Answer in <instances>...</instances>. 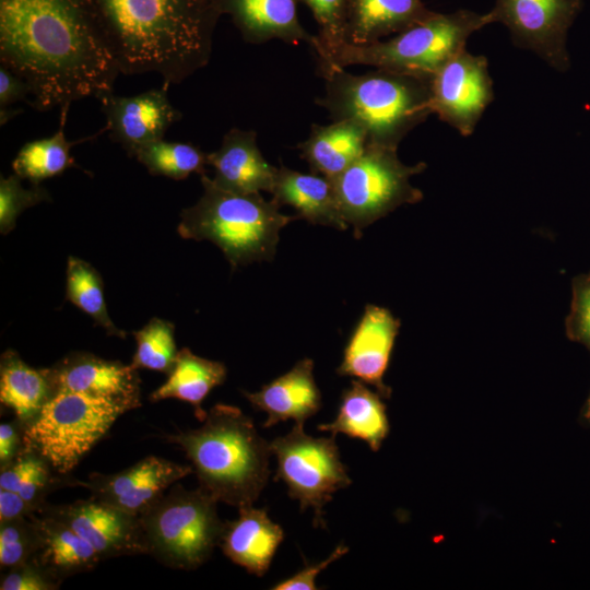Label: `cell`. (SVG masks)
<instances>
[{
    "label": "cell",
    "mask_w": 590,
    "mask_h": 590,
    "mask_svg": "<svg viewBox=\"0 0 590 590\" xmlns=\"http://www.w3.org/2000/svg\"><path fill=\"white\" fill-rule=\"evenodd\" d=\"M0 63L40 111L97 99L120 74L90 0H0Z\"/></svg>",
    "instance_id": "obj_1"
},
{
    "label": "cell",
    "mask_w": 590,
    "mask_h": 590,
    "mask_svg": "<svg viewBox=\"0 0 590 590\" xmlns=\"http://www.w3.org/2000/svg\"><path fill=\"white\" fill-rule=\"evenodd\" d=\"M120 74L179 84L205 67L221 16L214 0H90Z\"/></svg>",
    "instance_id": "obj_2"
},
{
    "label": "cell",
    "mask_w": 590,
    "mask_h": 590,
    "mask_svg": "<svg viewBox=\"0 0 590 590\" xmlns=\"http://www.w3.org/2000/svg\"><path fill=\"white\" fill-rule=\"evenodd\" d=\"M166 438L182 449L199 487L217 503L253 505L268 483L270 445L237 406L217 403L201 426Z\"/></svg>",
    "instance_id": "obj_3"
},
{
    "label": "cell",
    "mask_w": 590,
    "mask_h": 590,
    "mask_svg": "<svg viewBox=\"0 0 590 590\" xmlns=\"http://www.w3.org/2000/svg\"><path fill=\"white\" fill-rule=\"evenodd\" d=\"M324 94L315 102L332 120H353L369 144L398 149L401 140L433 114L430 79L376 69L353 74L332 69L321 74Z\"/></svg>",
    "instance_id": "obj_4"
},
{
    "label": "cell",
    "mask_w": 590,
    "mask_h": 590,
    "mask_svg": "<svg viewBox=\"0 0 590 590\" xmlns=\"http://www.w3.org/2000/svg\"><path fill=\"white\" fill-rule=\"evenodd\" d=\"M203 193L180 213L178 234L186 239L209 240L236 269L253 261H271L280 231L297 215H285L260 193H237L219 187L206 174L200 176Z\"/></svg>",
    "instance_id": "obj_5"
},
{
    "label": "cell",
    "mask_w": 590,
    "mask_h": 590,
    "mask_svg": "<svg viewBox=\"0 0 590 590\" xmlns=\"http://www.w3.org/2000/svg\"><path fill=\"white\" fill-rule=\"evenodd\" d=\"M489 24L485 14L471 10L451 13L435 12L389 39L366 44L343 43L315 51L318 72L345 69L350 66H371L394 72L432 79L453 55L465 48L468 38Z\"/></svg>",
    "instance_id": "obj_6"
},
{
    "label": "cell",
    "mask_w": 590,
    "mask_h": 590,
    "mask_svg": "<svg viewBox=\"0 0 590 590\" xmlns=\"http://www.w3.org/2000/svg\"><path fill=\"white\" fill-rule=\"evenodd\" d=\"M216 505L200 487L172 485L139 515L146 554L175 569L203 565L219 545L224 526Z\"/></svg>",
    "instance_id": "obj_7"
},
{
    "label": "cell",
    "mask_w": 590,
    "mask_h": 590,
    "mask_svg": "<svg viewBox=\"0 0 590 590\" xmlns=\"http://www.w3.org/2000/svg\"><path fill=\"white\" fill-rule=\"evenodd\" d=\"M129 405L76 392H58L24 427V447L43 456L67 475L101 440Z\"/></svg>",
    "instance_id": "obj_8"
},
{
    "label": "cell",
    "mask_w": 590,
    "mask_h": 590,
    "mask_svg": "<svg viewBox=\"0 0 590 590\" xmlns=\"http://www.w3.org/2000/svg\"><path fill=\"white\" fill-rule=\"evenodd\" d=\"M426 168L424 162L403 164L397 149L368 144L364 153L332 180L344 221L358 238L362 231L423 193L410 178Z\"/></svg>",
    "instance_id": "obj_9"
},
{
    "label": "cell",
    "mask_w": 590,
    "mask_h": 590,
    "mask_svg": "<svg viewBox=\"0 0 590 590\" xmlns=\"http://www.w3.org/2000/svg\"><path fill=\"white\" fill-rule=\"evenodd\" d=\"M278 469L274 481H282L288 496L300 510H314V526L326 527L323 507L339 489L352 480L343 464L335 436L315 438L295 424L290 433L269 442Z\"/></svg>",
    "instance_id": "obj_10"
},
{
    "label": "cell",
    "mask_w": 590,
    "mask_h": 590,
    "mask_svg": "<svg viewBox=\"0 0 590 590\" xmlns=\"http://www.w3.org/2000/svg\"><path fill=\"white\" fill-rule=\"evenodd\" d=\"M493 97L486 58L465 48L448 59L430 79L433 114L463 137L473 133Z\"/></svg>",
    "instance_id": "obj_11"
},
{
    "label": "cell",
    "mask_w": 590,
    "mask_h": 590,
    "mask_svg": "<svg viewBox=\"0 0 590 590\" xmlns=\"http://www.w3.org/2000/svg\"><path fill=\"white\" fill-rule=\"evenodd\" d=\"M580 3L581 0H495L486 16L489 24H504L517 46L563 69L567 66L566 33Z\"/></svg>",
    "instance_id": "obj_12"
},
{
    "label": "cell",
    "mask_w": 590,
    "mask_h": 590,
    "mask_svg": "<svg viewBox=\"0 0 590 590\" xmlns=\"http://www.w3.org/2000/svg\"><path fill=\"white\" fill-rule=\"evenodd\" d=\"M70 526L96 551L99 559L146 554L139 516L91 497L39 510Z\"/></svg>",
    "instance_id": "obj_13"
},
{
    "label": "cell",
    "mask_w": 590,
    "mask_h": 590,
    "mask_svg": "<svg viewBox=\"0 0 590 590\" xmlns=\"http://www.w3.org/2000/svg\"><path fill=\"white\" fill-rule=\"evenodd\" d=\"M191 472V465L149 456L116 473L93 472L86 481L71 480L69 486L85 487L93 497L139 516L166 489Z\"/></svg>",
    "instance_id": "obj_14"
},
{
    "label": "cell",
    "mask_w": 590,
    "mask_h": 590,
    "mask_svg": "<svg viewBox=\"0 0 590 590\" xmlns=\"http://www.w3.org/2000/svg\"><path fill=\"white\" fill-rule=\"evenodd\" d=\"M168 85L134 96L106 93L97 99L106 118L105 129L113 141L134 156L142 146L163 139L168 128L181 119V113L168 98Z\"/></svg>",
    "instance_id": "obj_15"
},
{
    "label": "cell",
    "mask_w": 590,
    "mask_h": 590,
    "mask_svg": "<svg viewBox=\"0 0 590 590\" xmlns=\"http://www.w3.org/2000/svg\"><path fill=\"white\" fill-rule=\"evenodd\" d=\"M400 321L388 309L367 305L344 347L339 376L356 378L389 398L384 382Z\"/></svg>",
    "instance_id": "obj_16"
},
{
    "label": "cell",
    "mask_w": 590,
    "mask_h": 590,
    "mask_svg": "<svg viewBox=\"0 0 590 590\" xmlns=\"http://www.w3.org/2000/svg\"><path fill=\"white\" fill-rule=\"evenodd\" d=\"M58 392H76L129 405H141L138 369L86 352H72L49 367Z\"/></svg>",
    "instance_id": "obj_17"
},
{
    "label": "cell",
    "mask_w": 590,
    "mask_h": 590,
    "mask_svg": "<svg viewBox=\"0 0 590 590\" xmlns=\"http://www.w3.org/2000/svg\"><path fill=\"white\" fill-rule=\"evenodd\" d=\"M208 165L214 169L213 181L237 193L271 192L278 167L262 155L253 130L231 128L220 148L208 153Z\"/></svg>",
    "instance_id": "obj_18"
},
{
    "label": "cell",
    "mask_w": 590,
    "mask_h": 590,
    "mask_svg": "<svg viewBox=\"0 0 590 590\" xmlns=\"http://www.w3.org/2000/svg\"><path fill=\"white\" fill-rule=\"evenodd\" d=\"M257 411L264 412V427L293 420L304 425L321 409V392L314 377V361L303 358L287 373L261 387L259 391H243Z\"/></svg>",
    "instance_id": "obj_19"
},
{
    "label": "cell",
    "mask_w": 590,
    "mask_h": 590,
    "mask_svg": "<svg viewBox=\"0 0 590 590\" xmlns=\"http://www.w3.org/2000/svg\"><path fill=\"white\" fill-rule=\"evenodd\" d=\"M222 14L231 16L243 39L249 44H263L279 39L287 44L311 45L310 35L297 14L299 0H214Z\"/></svg>",
    "instance_id": "obj_20"
},
{
    "label": "cell",
    "mask_w": 590,
    "mask_h": 590,
    "mask_svg": "<svg viewBox=\"0 0 590 590\" xmlns=\"http://www.w3.org/2000/svg\"><path fill=\"white\" fill-rule=\"evenodd\" d=\"M284 539L283 529L264 508H238V517L224 522L219 546L234 564L262 577Z\"/></svg>",
    "instance_id": "obj_21"
},
{
    "label": "cell",
    "mask_w": 590,
    "mask_h": 590,
    "mask_svg": "<svg viewBox=\"0 0 590 590\" xmlns=\"http://www.w3.org/2000/svg\"><path fill=\"white\" fill-rule=\"evenodd\" d=\"M270 193L279 208H294L298 219L340 231L349 227L341 213L333 182L322 175L312 172L305 174L281 165Z\"/></svg>",
    "instance_id": "obj_22"
},
{
    "label": "cell",
    "mask_w": 590,
    "mask_h": 590,
    "mask_svg": "<svg viewBox=\"0 0 590 590\" xmlns=\"http://www.w3.org/2000/svg\"><path fill=\"white\" fill-rule=\"evenodd\" d=\"M434 13L422 0H347L345 40H379L420 24Z\"/></svg>",
    "instance_id": "obj_23"
},
{
    "label": "cell",
    "mask_w": 590,
    "mask_h": 590,
    "mask_svg": "<svg viewBox=\"0 0 590 590\" xmlns=\"http://www.w3.org/2000/svg\"><path fill=\"white\" fill-rule=\"evenodd\" d=\"M368 144V134L359 123L332 120L330 125L314 123L309 135L297 149L312 173L333 180L364 153Z\"/></svg>",
    "instance_id": "obj_24"
},
{
    "label": "cell",
    "mask_w": 590,
    "mask_h": 590,
    "mask_svg": "<svg viewBox=\"0 0 590 590\" xmlns=\"http://www.w3.org/2000/svg\"><path fill=\"white\" fill-rule=\"evenodd\" d=\"M33 519L38 546L32 559L59 581L91 570L101 560L94 547L63 521L44 514Z\"/></svg>",
    "instance_id": "obj_25"
},
{
    "label": "cell",
    "mask_w": 590,
    "mask_h": 590,
    "mask_svg": "<svg viewBox=\"0 0 590 590\" xmlns=\"http://www.w3.org/2000/svg\"><path fill=\"white\" fill-rule=\"evenodd\" d=\"M57 394L49 368H33L8 350L0 359V401L23 426L31 424Z\"/></svg>",
    "instance_id": "obj_26"
},
{
    "label": "cell",
    "mask_w": 590,
    "mask_h": 590,
    "mask_svg": "<svg viewBox=\"0 0 590 590\" xmlns=\"http://www.w3.org/2000/svg\"><path fill=\"white\" fill-rule=\"evenodd\" d=\"M317 428L331 436L344 434L361 439L377 451L389 433L386 405L378 392L361 380H352L350 387L342 391L335 417Z\"/></svg>",
    "instance_id": "obj_27"
},
{
    "label": "cell",
    "mask_w": 590,
    "mask_h": 590,
    "mask_svg": "<svg viewBox=\"0 0 590 590\" xmlns=\"http://www.w3.org/2000/svg\"><path fill=\"white\" fill-rule=\"evenodd\" d=\"M227 370L222 362L211 361L193 354L189 349L178 351L175 365L166 381L154 390L149 399L157 402L165 399H178L191 404L196 416L202 422L206 412L202 402L210 391L222 385Z\"/></svg>",
    "instance_id": "obj_28"
},
{
    "label": "cell",
    "mask_w": 590,
    "mask_h": 590,
    "mask_svg": "<svg viewBox=\"0 0 590 590\" xmlns=\"http://www.w3.org/2000/svg\"><path fill=\"white\" fill-rule=\"evenodd\" d=\"M69 108L70 105L60 108L59 128L51 137L30 141L19 150L12 161V169L20 178L27 179L33 185H40L45 179L61 175L66 169L76 165L70 153L71 148L97 135L68 141L64 128Z\"/></svg>",
    "instance_id": "obj_29"
},
{
    "label": "cell",
    "mask_w": 590,
    "mask_h": 590,
    "mask_svg": "<svg viewBox=\"0 0 590 590\" xmlns=\"http://www.w3.org/2000/svg\"><path fill=\"white\" fill-rule=\"evenodd\" d=\"M66 297L101 326L108 335L121 339L127 332L117 328L108 315L104 297V283L88 262L70 256L66 270Z\"/></svg>",
    "instance_id": "obj_30"
},
{
    "label": "cell",
    "mask_w": 590,
    "mask_h": 590,
    "mask_svg": "<svg viewBox=\"0 0 590 590\" xmlns=\"http://www.w3.org/2000/svg\"><path fill=\"white\" fill-rule=\"evenodd\" d=\"M133 157L154 176L182 180L191 174H206L208 154L189 142L160 139L139 149Z\"/></svg>",
    "instance_id": "obj_31"
},
{
    "label": "cell",
    "mask_w": 590,
    "mask_h": 590,
    "mask_svg": "<svg viewBox=\"0 0 590 590\" xmlns=\"http://www.w3.org/2000/svg\"><path fill=\"white\" fill-rule=\"evenodd\" d=\"M174 334V323L160 318L151 319L133 332L137 350L130 365L134 369L145 368L168 375L178 354Z\"/></svg>",
    "instance_id": "obj_32"
},
{
    "label": "cell",
    "mask_w": 590,
    "mask_h": 590,
    "mask_svg": "<svg viewBox=\"0 0 590 590\" xmlns=\"http://www.w3.org/2000/svg\"><path fill=\"white\" fill-rule=\"evenodd\" d=\"M37 546L38 533L33 515L0 521L1 570L31 560L37 551Z\"/></svg>",
    "instance_id": "obj_33"
},
{
    "label": "cell",
    "mask_w": 590,
    "mask_h": 590,
    "mask_svg": "<svg viewBox=\"0 0 590 590\" xmlns=\"http://www.w3.org/2000/svg\"><path fill=\"white\" fill-rule=\"evenodd\" d=\"M16 174L0 178V232L7 235L16 224V220L26 209L50 201V194L40 185L24 188Z\"/></svg>",
    "instance_id": "obj_34"
},
{
    "label": "cell",
    "mask_w": 590,
    "mask_h": 590,
    "mask_svg": "<svg viewBox=\"0 0 590 590\" xmlns=\"http://www.w3.org/2000/svg\"><path fill=\"white\" fill-rule=\"evenodd\" d=\"M311 11L318 34L311 43L314 51L333 48L345 43L347 0H299Z\"/></svg>",
    "instance_id": "obj_35"
},
{
    "label": "cell",
    "mask_w": 590,
    "mask_h": 590,
    "mask_svg": "<svg viewBox=\"0 0 590 590\" xmlns=\"http://www.w3.org/2000/svg\"><path fill=\"white\" fill-rule=\"evenodd\" d=\"M61 581L51 576L34 559L4 570L1 590H56Z\"/></svg>",
    "instance_id": "obj_36"
},
{
    "label": "cell",
    "mask_w": 590,
    "mask_h": 590,
    "mask_svg": "<svg viewBox=\"0 0 590 590\" xmlns=\"http://www.w3.org/2000/svg\"><path fill=\"white\" fill-rule=\"evenodd\" d=\"M567 328L574 339L590 347V274L578 280L574 286Z\"/></svg>",
    "instance_id": "obj_37"
},
{
    "label": "cell",
    "mask_w": 590,
    "mask_h": 590,
    "mask_svg": "<svg viewBox=\"0 0 590 590\" xmlns=\"http://www.w3.org/2000/svg\"><path fill=\"white\" fill-rule=\"evenodd\" d=\"M349 552V547L344 544H339L326 559L306 565L303 569L295 573L291 577L276 582L271 589L273 590H315L316 578L330 564L341 558Z\"/></svg>",
    "instance_id": "obj_38"
},
{
    "label": "cell",
    "mask_w": 590,
    "mask_h": 590,
    "mask_svg": "<svg viewBox=\"0 0 590 590\" xmlns=\"http://www.w3.org/2000/svg\"><path fill=\"white\" fill-rule=\"evenodd\" d=\"M31 88L14 71L0 63V110L16 102L30 104Z\"/></svg>",
    "instance_id": "obj_39"
},
{
    "label": "cell",
    "mask_w": 590,
    "mask_h": 590,
    "mask_svg": "<svg viewBox=\"0 0 590 590\" xmlns=\"http://www.w3.org/2000/svg\"><path fill=\"white\" fill-rule=\"evenodd\" d=\"M23 432L16 420L0 425V468L9 464L24 448Z\"/></svg>",
    "instance_id": "obj_40"
},
{
    "label": "cell",
    "mask_w": 590,
    "mask_h": 590,
    "mask_svg": "<svg viewBox=\"0 0 590 590\" xmlns=\"http://www.w3.org/2000/svg\"><path fill=\"white\" fill-rule=\"evenodd\" d=\"M37 510L17 492L0 489V521L31 517Z\"/></svg>",
    "instance_id": "obj_41"
},
{
    "label": "cell",
    "mask_w": 590,
    "mask_h": 590,
    "mask_svg": "<svg viewBox=\"0 0 590 590\" xmlns=\"http://www.w3.org/2000/svg\"><path fill=\"white\" fill-rule=\"evenodd\" d=\"M20 113H21V110L19 108L13 109L11 107L0 110V125L4 126L11 119H13L16 115H19Z\"/></svg>",
    "instance_id": "obj_42"
},
{
    "label": "cell",
    "mask_w": 590,
    "mask_h": 590,
    "mask_svg": "<svg viewBox=\"0 0 590 590\" xmlns=\"http://www.w3.org/2000/svg\"><path fill=\"white\" fill-rule=\"evenodd\" d=\"M583 415H585V418L590 423V396L588 398Z\"/></svg>",
    "instance_id": "obj_43"
}]
</instances>
